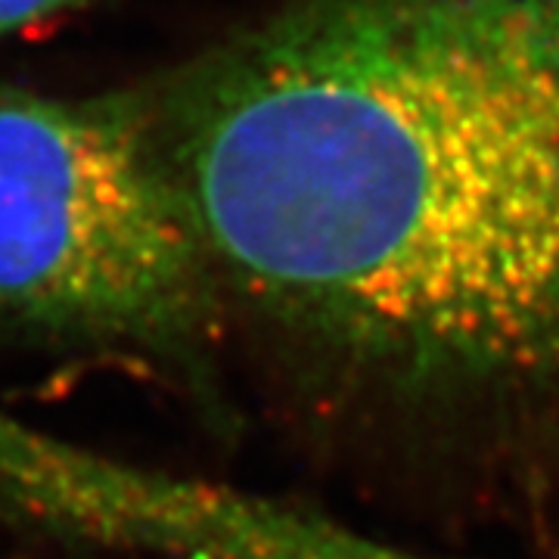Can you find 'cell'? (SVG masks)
I'll return each mask as SVG.
<instances>
[{"label": "cell", "mask_w": 559, "mask_h": 559, "mask_svg": "<svg viewBox=\"0 0 559 559\" xmlns=\"http://www.w3.org/2000/svg\"><path fill=\"white\" fill-rule=\"evenodd\" d=\"M143 94L224 314L411 392L559 385V0H286Z\"/></svg>", "instance_id": "6da1fadb"}, {"label": "cell", "mask_w": 559, "mask_h": 559, "mask_svg": "<svg viewBox=\"0 0 559 559\" xmlns=\"http://www.w3.org/2000/svg\"><path fill=\"white\" fill-rule=\"evenodd\" d=\"M224 323L146 94L0 84V348L187 380Z\"/></svg>", "instance_id": "7a4b0ae2"}, {"label": "cell", "mask_w": 559, "mask_h": 559, "mask_svg": "<svg viewBox=\"0 0 559 559\" xmlns=\"http://www.w3.org/2000/svg\"><path fill=\"white\" fill-rule=\"evenodd\" d=\"M215 535L230 559H432L318 513L246 500L221 507Z\"/></svg>", "instance_id": "3957f363"}, {"label": "cell", "mask_w": 559, "mask_h": 559, "mask_svg": "<svg viewBox=\"0 0 559 559\" xmlns=\"http://www.w3.org/2000/svg\"><path fill=\"white\" fill-rule=\"evenodd\" d=\"M84 0H0V35L16 32L22 25L62 13L69 7H79Z\"/></svg>", "instance_id": "277c9868"}]
</instances>
